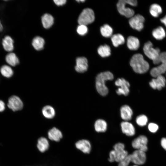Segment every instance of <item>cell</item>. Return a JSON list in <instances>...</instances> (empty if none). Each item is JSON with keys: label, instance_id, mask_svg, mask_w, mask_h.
Returning <instances> with one entry per match:
<instances>
[{"label": "cell", "instance_id": "obj_1", "mask_svg": "<svg viewBox=\"0 0 166 166\" xmlns=\"http://www.w3.org/2000/svg\"><path fill=\"white\" fill-rule=\"evenodd\" d=\"M130 64L133 71L138 73H145L149 68V64L140 53L136 54L133 56L130 61Z\"/></svg>", "mask_w": 166, "mask_h": 166}, {"label": "cell", "instance_id": "obj_2", "mask_svg": "<svg viewBox=\"0 0 166 166\" xmlns=\"http://www.w3.org/2000/svg\"><path fill=\"white\" fill-rule=\"evenodd\" d=\"M113 79V75L109 71L102 72L97 75L96 77V86L97 91L101 95L105 96L107 94L108 89L105 85V82Z\"/></svg>", "mask_w": 166, "mask_h": 166}, {"label": "cell", "instance_id": "obj_3", "mask_svg": "<svg viewBox=\"0 0 166 166\" xmlns=\"http://www.w3.org/2000/svg\"><path fill=\"white\" fill-rule=\"evenodd\" d=\"M143 49L145 55L152 60L154 64H160L159 56L160 52L159 48H153L152 42L148 41L144 44Z\"/></svg>", "mask_w": 166, "mask_h": 166}, {"label": "cell", "instance_id": "obj_4", "mask_svg": "<svg viewBox=\"0 0 166 166\" xmlns=\"http://www.w3.org/2000/svg\"><path fill=\"white\" fill-rule=\"evenodd\" d=\"M159 59L160 64L153 68L150 71L151 75L154 78L166 72V52L160 53Z\"/></svg>", "mask_w": 166, "mask_h": 166}, {"label": "cell", "instance_id": "obj_5", "mask_svg": "<svg viewBox=\"0 0 166 166\" xmlns=\"http://www.w3.org/2000/svg\"><path fill=\"white\" fill-rule=\"evenodd\" d=\"M95 16L93 10L86 8L83 10L80 14L78 20L79 25H87L93 22L94 20Z\"/></svg>", "mask_w": 166, "mask_h": 166}, {"label": "cell", "instance_id": "obj_6", "mask_svg": "<svg viewBox=\"0 0 166 166\" xmlns=\"http://www.w3.org/2000/svg\"><path fill=\"white\" fill-rule=\"evenodd\" d=\"M148 139L145 135H140L135 138L132 142V146L135 150L146 152L148 149Z\"/></svg>", "mask_w": 166, "mask_h": 166}, {"label": "cell", "instance_id": "obj_7", "mask_svg": "<svg viewBox=\"0 0 166 166\" xmlns=\"http://www.w3.org/2000/svg\"><path fill=\"white\" fill-rule=\"evenodd\" d=\"M7 106L9 109L14 112L22 110L23 107V103L19 97L14 95L8 98Z\"/></svg>", "mask_w": 166, "mask_h": 166}, {"label": "cell", "instance_id": "obj_8", "mask_svg": "<svg viewBox=\"0 0 166 166\" xmlns=\"http://www.w3.org/2000/svg\"><path fill=\"white\" fill-rule=\"evenodd\" d=\"M116 85L119 87L116 92L119 95L127 96L129 92V83L123 78H118L115 82Z\"/></svg>", "mask_w": 166, "mask_h": 166}, {"label": "cell", "instance_id": "obj_9", "mask_svg": "<svg viewBox=\"0 0 166 166\" xmlns=\"http://www.w3.org/2000/svg\"><path fill=\"white\" fill-rule=\"evenodd\" d=\"M131 162L139 166L144 164L146 160L145 152L139 150H135L130 154Z\"/></svg>", "mask_w": 166, "mask_h": 166}, {"label": "cell", "instance_id": "obj_10", "mask_svg": "<svg viewBox=\"0 0 166 166\" xmlns=\"http://www.w3.org/2000/svg\"><path fill=\"white\" fill-rule=\"evenodd\" d=\"M144 21L145 19L143 16L137 14L130 18L129 23L133 29L140 31L144 28Z\"/></svg>", "mask_w": 166, "mask_h": 166}, {"label": "cell", "instance_id": "obj_11", "mask_svg": "<svg viewBox=\"0 0 166 166\" xmlns=\"http://www.w3.org/2000/svg\"><path fill=\"white\" fill-rule=\"evenodd\" d=\"M127 4L126 0L119 1L117 4V10L121 14L127 18H131L134 16V11L132 9L126 7Z\"/></svg>", "mask_w": 166, "mask_h": 166}, {"label": "cell", "instance_id": "obj_12", "mask_svg": "<svg viewBox=\"0 0 166 166\" xmlns=\"http://www.w3.org/2000/svg\"><path fill=\"white\" fill-rule=\"evenodd\" d=\"M76 148L83 153L89 154L91 150V145L90 142L88 140L82 139L75 143Z\"/></svg>", "mask_w": 166, "mask_h": 166}, {"label": "cell", "instance_id": "obj_13", "mask_svg": "<svg viewBox=\"0 0 166 166\" xmlns=\"http://www.w3.org/2000/svg\"><path fill=\"white\" fill-rule=\"evenodd\" d=\"M166 83L165 78L162 75L152 79L149 82V84L152 89L160 90L165 86Z\"/></svg>", "mask_w": 166, "mask_h": 166}, {"label": "cell", "instance_id": "obj_14", "mask_svg": "<svg viewBox=\"0 0 166 166\" xmlns=\"http://www.w3.org/2000/svg\"><path fill=\"white\" fill-rule=\"evenodd\" d=\"M87 59L84 57H78L76 59V65L75 67L76 71L79 73L86 72L88 69Z\"/></svg>", "mask_w": 166, "mask_h": 166}, {"label": "cell", "instance_id": "obj_15", "mask_svg": "<svg viewBox=\"0 0 166 166\" xmlns=\"http://www.w3.org/2000/svg\"><path fill=\"white\" fill-rule=\"evenodd\" d=\"M122 132L128 136H132L135 134V128L133 124L128 121L122 122L121 124Z\"/></svg>", "mask_w": 166, "mask_h": 166}, {"label": "cell", "instance_id": "obj_16", "mask_svg": "<svg viewBox=\"0 0 166 166\" xmlns=\"http://www.w3.org/2000/svg\"><path fill=\"white\" fill-rule=\"evenodd\" d=\"M48 137L49 140L58 142L62 138L63 134L59 129L53 127L48 131Z\"/></svg>", "mask_w": 166, "mask_h": 166}, {"label": "cell", "instance_id": "obj_17", "mask_svg": "<svg viewBox=\"0 0 166 166\" xmlns=\"http://www.w3.org/2000/svg\"><path fill=\"white\" fill-rule=\"evenodd\" d=\"M14 41L9 35H6L2 40V44L4 50L8 53L12 52L14 48Z\"/></svg>", "mask_w": 166, "mask_h": 166}, {"label": "cell", "instance_id": "obj_18", "mask_svg": "<svg viewBox=\"0 0 166 166\" xmlns=\"http://www.w3.org/2000/svg\"><path fill=\"white\" fill-rule=\"evenodd\" d=\"M49 146V141L48 138L42 137L38 139L37 146L40 152L43 153L46 151L48 149Z\"/></svg>", "mask_w": 166, "mask_h": 166}, {"label": "cell", "instance_id": "obj_19", "mask_svg": "<svg viewBox=\"0 0 166 166\" xmlns=\"http://www.w3.org/2000/svg\"><path fill=\"white\" fill-rule=\"evenodd\" d=\"M121 118L125 121L130 120L133 114L132 111L130 107L128 105L122 106L120 109Z\"/></svg>", "mask_w": 166, "mask_h": 166}, {"label": "cell", "instance_id": "obj_20", "mask_svg": "<svg viewBox=\"0 0 166 166\" xmlns=\"http://www.w3.org/2000/svg\"><path fill=\"white\" fill-rule=\"evenodd\" d=\"M6 62L10 66L14 67L18 64L19 61L16 54L13 52L8 53L5 57Z\"/></svg>", "mask_w": 166, "mask_h": 166}, {"label": "cell", "instance_id": "obj_21", "mask_svg": "<svg viewBox=\"0 0 166 166\" xmlns=\"http://www.w3.org/2000/svg\"><path fill=\"white\" fill-rule=\"evenodd\" d=\"M42 113L43 116L48 119L53 118L55 115V111L54 109L49 105L45 106L43 108Z\"/></svg>", "mask_w": 166, "mask_h": 166}, {"label": "cell", "instance_id": "obj_22", "mask_svg": "<svg viewBox=\"0 0 166 166\" xmlns=\"http://www.w3.org/2000/svg\"><path fill=\"white\" fill-rule=\"evenodd\" d=\"M127 45L130 49L136 50L139 48L140 46L139 40L135 37L129 36L127 39Z\"/></svg>", "mask_w": 166, "mask_h": 166}, {"label": "cell", "instance_id": "obj_23", "mask_svg": "<svg viewBox=\"0 0 166 166\" xmlns=\"http://www.w3.org/2000/svg\"><path fill=\"white\" fill-rule=\"evenodd\" d=\"M0 73L3 77L8 78L11 77L14 74L12 69L7 65H4L1 67Z\"/></svg>", "mask_w": 166, "mask_h": 166}, {"label": "cell", "instance_id": "obj_24", "mask_svg": "<svg viewBox=\"0 0 166 166\" xmlns=\"http://www.w3.org/2000/svg\"><path fill=\"white\" fill-rule=\"evenodd\" d=\"M107 124L106 122L102 119L97 120L94 124L95 131L98 132H104L107 129Z\"/></svg>", "mask_w": 166, "mask_h": 166}, {"label": "cell", "instance_id": "obj_25", "mask_svg": "<svg viewBox=\"0 0 166 166\" xmlns=\"http://www.w3.org/2000/svg\"><path fill=\"white\" fill-rule=\"evenodd\" d=\"M42 22L43 27L45 28L48 29L53 24L54 19L50 14H45L42 17Z\"/></svg>", "mask_w": 166, "mask_h": 166}, {"label": "cell", "instance_id": "obj_26", "mask_svg": "<svg viewBox=\"0 0 166 166\" xmlns=\"http://www.w3.org/2000/svg\"><path fill=\"white\" fill-rule=\"evenodd\" d=\"M153 36L156 40L163 39L166 36V33L164 28L161 26L154 29L152 31Z\"/></svg>", "mask_w": 166, "mask_h": 166}, {"label": "cell", "instance_id": "obj_27", "mask_svg": "<svg viewBox=\"0 0 166 166\" xmlns=\"http://www.w3.org/2000/svg\"><path fill=\"white\" fill-rule=\"evenodd\" d=\"M44 43V40L42 38L37 36L33 39L32 45L35 49L39 50L43 49Z\"/></svg>", "mask_w": 166, "mask_h": 166}, {"label": "cell", "instance_id": "obj_28", "mask_svg": "<svg viewBox=\"0 0 166 166\" xmlns=\"http://www.w3.org/2000/svg\"><path fill=\"white\" fill-rule=\"evenodd\" d=\"M162 11L161 7L157 4H153L151 5L150 7V13L154 17H158L162 13Z\"/></svg>", "mask_w": 166, "mask_h": 166}, {"label": "cell", "instance_id": "obj_29", "mask_svg": "<svg viewBox=\"0 0 166 166\" xmlns=\"http://www.w3.org/2000/svg\"><path fill=\"white\" fill-rule=\"evenodd\" d=\"M111 41L113 45L116 47H117L119 45L124 43L125 40L123 36L120 34H115L111 37Z\"/></svg>", "mask_w": 166, "mask_h": 166}, {"label": "cell", "instance_id": "obj_30", "mask_svg": "<svg viewBox=\"0 0 166 166\" xmlns=\"http://www.w3.org/2000/svg\"><path fill=\"white\" fill-rule=\"evenodd\" d=\"M98 54L102 57H105L109 56L111 54L110 47L107 45L100 46L98 49Z\"/></svg>", "mask_w": 166, "mask_h": 166}, {"label": "cell", "instance_id": "obj_31", "mask_svg": "<svg viewBox=\"0 0 166 166\" xmlns=\"http://www.w3.org/2000/svg\"><path fill=\"white\" fill-rule=\"evenodd\" d=\"M100 31L102 35L105 37L111 36L113 33L112 28L108 24H105L101 27Z\"/></svg>", "mask_w": 166, "mask_h": 166}, {"label": "cell", "instance_id": "obj_32", "mask_svg": "<svg viewBox=\"0 0 166 166\" xmlns=\"http://www.w3.org/2000/svg\"><path fill=\"white\" fill-rule=\"evenodd\" d=\"M114 151L115 154V162H117L119 163L128 155V151L125 149L122 151Z\"/></svg>", "mask_w": 166, "mask_h": 166}, {"label": "cell", "instance_id": "obj_33", "mask_svg": "<svg viewBox=\"0 0 166 166\" xmlns=\"http://www.w3.org/2000/svg\"><path fill=\"white\" fill-rule=\"evenodd\" d=\"M136 124L141 127L144 126L146 125L148 121L147 117L144 115L138 116L136 119Z\"/></svg>", "mask_w": 166, "mask_h": 166}, {"label": "cell", "instance_id": "obj_34", "mask_svg": "<svg viewBox=\"0 0 166 166\" xmlns=\"http://www.w3.org/2000/svg\"><path fill=\"white\" fill-rule=\"evenodd\" d=\"M130 162H131V156L129 154L118 163V166H128Z\"/></svg>", "mask_w": 166, "mask_h": 166}, {"label": "cell", "instance_id": "obj_35", "mask_svg": "<svg viewBox=\"0 0 166 166\" xmlns=\"http://www.w3.org/2000/svg\"><path fill=\"white\" fill-rule=\"evenodd\" d=\"M88 28L86 25H80L77 27V32L80 35H84L88 32Z\"/></svg>", "mask_w": 166, "mask_h": 166}, {"label": "cell", "instance_id": "obj_36", "mask_svg": "<svg viewBox=\"0 0 166 166\" xmlns=\"http://www.w3.org/2000/svg\"><path fill=\"white\" fill-rule=\"evenodd\" d=\"M148 128L149 131L153 133L156 132L159 129L158 125L154 123H149L148 125Z\"/></svg>", "mask_w": 166, "mask_h": 166}, {"label": "cell", "instance_id": "obj_37", "mask_svg": "<svg viewBox=\"0 0 166 166\" xmlns=\"http://www.w3.org/2000/svg\"><path fill=\"white\" fill-rule=\"evenodd\" d=\"M124 144L121 142L116 144L113 146V150L116 151H122L125 150Z\"/></svg>", "mask_w": 166, "mask_h": 166}, {"label": "cell", "instance_id": "obj_38", "mask_svg": "<svg viewBox=\"0 0 166 166\" xmlns=\"http://www.w3.org/2000/svg\"><path fill=\"white\" fill-rule=\"evenodd\" d=\"M115 152L113 149L111 150L109 152V157L108 159V160L110 162H113L115 161Z\"/></svg>", "mask_w": 166, "mask_h": 166}, {"label": "cell", "instance_id": "obj_39", "mask_svg": "<svg viewBox=\"0 0 166 166\" xmlns=\"http://www.w3.org/2000/svg\"><path fill=\"white\" fill-rule=\"evenodd\" d=\"M5 104L4 102L1 100L0 99V113H2L5 109Z\"/></svg>", "mask_w": 166, "mask_h": 166}, {"label": "cell", "instance_id": "obj_40", "mask_svg": "<svg viewBox=\"0 0 166 166\" xmlns=\"http://www.w3.org/2000/svg\"><path fill=\"white\" fill-rule=\"evenodd\" d=\"M160 144L163 148L166 151V137H163L161 139Z\"/></svg>", "mask_w": 166, "mask_h": 166}, {"label": "cell", "instance_id": "obj_41", "mask_svg": "<svg viewBox=\"0 0 166 166\" xmlns=\"http://www.w3.org/2000/svg\"><path fill=\"white\" fill-rule=\"evenodd\" d=\"M53 1L56 5L59 6L65 4L66 3V0H55Z\"/></svg>", "mask_w": 166, "mask_h": 166}, {"label": "cell", "instance_id": "obj_42", "mask_svg": "<svg viewBox=\"0 0 166 166\" xmlns=\"http://www.w3.org/2000/svg\"><path fill=\"white\" fill-rule=\"evenodd\" d=\"M127 3L133 6H136L137 5V1L136 0H126Z\"/></svg>", "mask_w": 166, "mask_h": 166}, {"label": "cell", "instance_id": "obj_43", "mask_svg": "<svg viewBox=\"0 0 166 166\" xmlns=\"http://www.w3.org/2000/svg\"><path fill=\"white\" fill-rule=\"evenodd\" d=\"M161 22L166 27V15L160 20Z\"/></svg>", "mask_w": 166, "mask_h": 166}, {"label": "cell", "instance_id": "obj_44", "mask_svg": "<svg viewBox=\"0 0 166 166\" xmlns=\"http://www.w3.org/2000/svg\"><path fill=\"white\" fill-rule=\"evenodd\" d=\"M3 30L4 27L1 22V21L0 19V32L2 31Z\"/></svg>", "mask_w": 166, "mask_h": 166}, {"label": "cell", "instance_id": "obj_45", "mask_svg": "<svg viewBox=\"0 0 166 166\" xmlns=\"http://www.w3.org/2000/svg\"><path fill=\"white\" fill-rule=\"evenodd\" d=\"M77 2H83L85 1V0H76Z\"/></svg>", "mask_w": 166, "mask_h": 166}, {"label": "cell", "instance_id": "obj_46", "mask_svg": "<svg viewBox=\"0 0 166 166\" xmlns=\"http://www.w3.org/2000/svg\"><path fill=\"white\" fill-rule=\"evenodd\" d=\"M139 166L137 165H135V164H134L133 165H132V166Z\"/></svg>", "mask_w": 166, "mask_h": 166}]
</instances>
